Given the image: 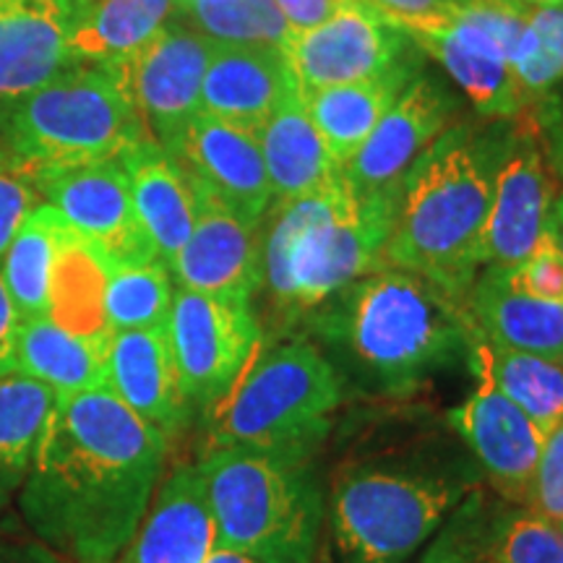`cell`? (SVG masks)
<instances>
[{"mask_svg":"<svg viewBox=\"0 0 563 563\" xmlns=\"http://www.w3.org/2000/svg\"><path fill=\"white\" fill-rule=\"evenodd\" d=\"M165 456V435L110 389L58 397L16 493L21 522L70 563H118Z\"/></svg>","mask_w":563,"mask_h":563,"instance_id":"1","label":"cell"},{"mask_svg":"<svg viewBox=\"0 0 563 563\" xmlns=\"http://www.w3.org/2000/svg\"><path fill=\"white\" fill-rule=\"evenodd\" d=\"M509 121L454 123L415 159L378 269H402L467 300L483 269V232Z\"/></svg>","mask_w":563,"mask_h":563,"instance_id":"2","label":"cell"},{"mask_svg":"<svg viewBox=\"0 0 563 563\" xmlns=\"http://www.w3.org/2000/svg\"><path fill=\"white\" fill-rule=\"evenodd\" d=\"M316 332L342 363L384 391H405L470 355L467 300L402 269H376L323 302Z\"/></svg>","mask_w":563,"mask_h":563,"instance_id":"3","label":"cell"},{"mask_svg":"<svg viewBox=\"0 0 563 563\" xmlns=\"http://www.w3.org/2000/svg\"><path fill=\"white\" fill-rule=\"evenodd\" d=\"M399 194L361 196L340 173L319 191L277 203L262 232V287L287 313L321 308L376 272Z\"/></svg>","mask_w":563,"mask_h":563,"instance_id":"4","label":"cell"},{"mask_svg":"<svg viewBox=\"0 0 563 563\" xmlns=\"http://www.w3.org/2000/svg\"><path fill=\"white\" fill-rule=\"evenodd\" d=\"M150 139L115 68L70 63L40 87L0 100V144L34 183L123 159Z\"/></svg>","mask_w":563,"mask_h":563,"instance_id":"5","label":"cell"},{"mask_svg":"<svg viewBox=\"0 0 563 563\" xmlns=\"http://www.w3.org/2000/svg\"><path fill=\"white\" fill-rule=\"evenodd\" d=\"M342 397L340 371L308 340L256 350L230 391L207 410L203 452L245 446L311 460Z\"/></svg>","mask_w":563,"mask_h":563,"instance_id":"6","label":"cell"},{"mask_svg":"<svg viewBox=\"0 0 563 563\" xmlns=\"http://www.w3.org/2000/svg\"><path fill=\"white\" fill-rule=\"evenodd\" d=\"M199 467L217 548L258 563H316L323 496L308 460L228 446L203 452Z\"/></svg>","mask_w":563,"mask_h":563,"instance_id":"7","label":"cell"},{"mask_svg":"<svg viewBox=\"0 0 563 563\" xmlns=\"http://www.w3.org/2000/svg\"><path fill=\"white\" fill-rule=\"evenodd\" d=\"M462 490L402 470L350 467L329 490L336 563H405L460 504Z\"/></svg>","mask_w":563,"mask_h":563,"instance_id":"8","label":"cell"},{"mask_svg":"<svg viewBox=\"0 0 563 563\" xmlns=\"http://www.w3.org/2000/svg\"><path fill=\"white\" fill-rule=\"evenodd\" d=\"M175 368L188 405L209 410L230 391L258 350L262 329L251 302L178 287L167 316Z\"/></svg>","mask_w":563,"mask_h":563,"instance_id":"9","label":"cell"},{"mask_svg":"<svg viewBox=\"0 0 563 563\" xmlns=\"http://www.w3.org/2000/svg\"><path fill=\"white\" fill-rule=\"evenodd\" d=\"M214 51V40L178 16L115 68L144 129L170 157L201 112V84Z\"/></svg>","mask_w":563,"mask_h":563,"instance_id":"10","label":"cell"},{"mask_svg":"<svg viewBox=\"0 0 563 563\" xmlns=\"http://www.w3.org/2000/svg\"><path fill=\"white\" fill-rule=\"evenodd\" d=\"M412 51L410 34L386 24L363 3L340 5L321 24L292 32L282 47L300 95L368 81L410 66L418 63Z\"/></svg>","mask_w":563,"mask_h":563,"instance_id":"11","label":"cell"},{"mask_svg":"<svg viewBox=\"0 0 563 563\" xmlns=\"http://www.w3.org/2000/svg\"><path fill=\"white\" fill-rule=\"evenodd\" d=\"M538 121L509 123L498 165L488 222L483 232V266L511 269L530 256L548 228L553 180Z\"/></svg>","mask_w":563,"mask_h":563,"instance_id":"12","label":"cell"},{"mask_svg":"<svg viewBox=\"0 0 563 563\" xmlns=\"http://www.w3.org/2000/svg\"><path fill=\"white\" fill-rule=\"evenodd\" d=\"M37 191L110 264L159 258L139 222L121 159L45 175L37 180Z\"/></svg>","mask_w":563,"mask_h":563,"instance_id":"13","label":"cell"},{"mask_svg":"<svg viewBox=\"0 0 563 563\" xmlns=\"http://www.w3.org/2000/svg\"><path fill=\"white\" fill-rule=\"evenodd\" d=\"M456 110L460 102L452 91L418 70L344 167L350 186L361 196L402 191L415 159L454 125Z\"/></svg>","mask_w":563,"mask_h":563,"instance_id":"14","label":"cell"},{"mask_svg":"<svg viewBox=\"0 0 563 563\" xmlns=\"http://www.w3.org/2000/svg\"><path fill=\"white\" fill-rule=\"evenodd\" d=\"M194 188L199 199L194 232L167 269L183 290L251 302L262 287L264 222H245L196 183Z\"/></svg>","mask_w":563,"mask_h":563,"instance_id":"15","label":"cell"},{"mask_svg":"<svg viewBox=\"0 0 563 563\" xmlns=\"http://www.w3.org/2000/svg\"><path fill=\"white\" fill-rule=\"evenodd\" d=\"M475 391L449 412V420L473 449L498 496L527 506L545 433L496 389L488 373L475 371Z\"/></svg>","mask_w":563,"mask_h":563,"instance_id":"16","label":"cell"},{"mask_svg":"<svg viewBox=\"0 0 563 563\" xmlns=\"http://www.w3.org/2000/svg\"><path fill=\"white\" fill-rule=\"evenodd\" d=\"M196 186L245 222L262 224L274 194L256 131L199 112L173 154Z\"/></svg>","mask_w":563,"mask_h":563,"instance_id":"17","label":"cell"},{"mask_svg":"<svg viewBox=\"0 0 563 563\" xmlns=\"http://www.w3.org/2000/svg\"><path fill=\"white\" fill-rule=\"evenodd\" d=\"M104 389L165 439L186 426L191 410L165 327L112 332L104 357Z\"/></svg>","mask_w":563,"mask_h":563,"instance_id":"18","label":"cell"},{"mask_svg":"<svg viewBox=\"0 0 563 563\" xmlns=\"http://www.w3.org/2000/svg\"><path fill=\"white\" fill-rule=\"evenodd\" d=\"M214 548L217 527L199 462L180 464L159 481L118 563H207Z\"/></svg>","mask_w":563,"mask_h":563,"instance_id":"19","label":"cell"},{"mask_svg":"<svg viewBox=\"0 0 563 563\" xmlns=\"http://www.w3.org/2000/svg\"><path fill=\"white\" fill-rule=\"evenodd\" d=\"M295 95L298 81L279 47L217 42L201 84V112L258 131Z\"/></svg>","mask_w":563,"mask_h":563,"instance_id":"20","label":"cell"},{"mask_svg":"<svg viewBox=\"0 0 563 563\" xmlns=\"http://www.w3.org/2000/svg\"><path fill=\"white\" fill-rule=\"evenodd\" d=\"M91 0H0V100L70 66L68 37Z\"/></svg>","mask_w":563,"mask_h":563,"instance_id":"21","label":"cell"},{"mask_svg":"<svg viewBox=\"0 0 563 563\" xmlns=\"http://www.w3.org/2000/svg\"><path fill=\"white\" fill-rule=\"evenodd\" d=\"M410 40L446 68L481 115L511 121L530 104L501 47L481 26L456 16V11L410 34Z\"/></svg>","mask_w":563,"mask_h":563,"instance_id":"22","label":"cell"},{"mask_svg":"<svg viewBox=\"0 0 563 563\" xmlns=\"http://www.w3.org/2000/svg\"><path fill=\"white\" fill-rule=\"evenodd\" d=\"M121 162L129 173L141 228L150 235L157 256L170 266L196 224L199 199L194 183L154 139L144 141Z\"/></svg>","mask_w":563,"mask_h":563,"instance_id":"23","label":"cell"},{"mask_svg":"<svg viewBox=\"0 0 563 563\" xmlns=\"http://www.w3.org/2000/svg\"><path fill=\"white\" fill-rule=\"evenodd\" d=\"M467 308L485 340L563 365V302L514 290L501 269L485 266L473 282Z\"/></svg>","mask_w":563,"mask_h":563,"instance_id":"24","label":"cell"},{"mask_svg":"<svg viewBox=\"0 0 563 563\" xmlns=\"http://www.w3.org/2000/svg\"><path fill=\"white\" fill-rule=\"evenodd\" d=\"M256 136L277 203L319 191L344 173L308 115L300 91L274 112Z\"/></svg>","mask_w":563,"mask_h":563,"instance_id":"25","label":"cell"},{"mask_svg":"<svg viewBox=\"0 0 563 563\" xmlns=\"http://www.w3.org/2000/svg\"><path fill=\"white\" fill-rule=\"evenodd\" d=\"M418 66L420 63H410V66L389 70V74L376 76V79L300 95L308 115H311L313 125L319 129L321 139L327 141L329 152H332L334 162L342 170L365 144V139L382 121L384 112L391 108L399 91L418 74Z\"/></svg>","mask_w":563,"mask_h":563,"instance_id":"26","label":"cell"},{"mask_svg":"<svg viewBox=\"0 0 563 563\" xmlns=\"http://www.w3.org/2000/svg\"><path fill=\"white\" fill-rule=\"evenodd\" d=\"M178 16L180 0H91L68 37V58L118 68Z\"/></svg>","mask_w":563,"mask_h":563,"instance_id":"27","label":"cell"},{"mask_svg":"<svg viewBox=\"0 0 563 563\" xmlns=\"http://www.w3.org/2000/svg\"><path fill=\"white\" fill-rule=\"evenodd\" d=\"M108 344L68 332L47 316L26 319L16 336V371L51 386L58 397L104 389Z\"/></svg>","mask_w":563,"mask_h":563,"instance_id":"28","label":"cell"},{"mask_svg":"<svg viewBox=\"0 0 563 563\" xmlns=\"http://www.w3.org/2000/svg\"><path fill=\"white\" fill-rule=\"evenodd\" d=\"M108 266V258L66 224L55 249L47 319L68 332L108 344L112 336L104 319Z\"/></svg>","mask_w":563,"mask_h":563,"instance_id":"29","label":"cell"},{"mask_svg":"<svg viewBox=\"0 0 563 563\" xmlns=\"http://www.w3.org/2000/svg\"><path fill=\"white\" fill-rule=\"evenodd\" d=\"M473 371L488 373L496 389L511 399L543 433L563 420V365L485 340L475 329L470 347Z\"/></svg>","mask_w":563,"mask_h":563,"instance_id":"30","label":"cell"},{"mask_svg":"<svg viewBox=\"0 0 563 563\" xmlns=\"http://www.w3.org/2000/svg\"><path fill=\"white\" fill-rule=\"evenodd\" d=\"M58 394L51 386L13 371L0 376V511L30 473L37 441Z\"/></svg>","mask_w":563,"mask_h":563,"instance_id":"31","label":"cell"},{"mask_svg":"<svg viewBox=\"0 0 563 563\" xmlns=\"http://www.w3.org/2000/svg\"><path fill=\"white\" fill-rule=\"evenodd\" d=\"M63 228L66 220L58 211L51 203H40L0 258V277L21 321L40 319L51 311V274Z\"/></svg>","mask_w":563,"mask_h":563,"instance_id":"32","label":"cell"},{"mask_svg":"<svg viewBox=\"0 0 563 563\" xmlns=\"http://www.w3.org/2000/svg\"><path fill=\"white\" fill-rule=\"evenodd\" d=\"M173 298V274L162 258L108 266L104 319L110 332L167 327Z\"/></svg>","mask_w":563,"mask_h":563,"instance_id":"33","label":"cell"},{"mask_svg":"<svg viewBox=\"0 0 563 563\" xmlns=\"http://www.w3.org/2000/svg\"><path fill=\"white\" fill-rule=\"evenodd\" d=\"M180 19L220 45H262L282 51L292 34L274 0H199L183 9Z\"/></svg>","mask_w":563,"mask_h":563,"instance_id":"34","label":"cell"},{"mask_svg":"<svg viewBox=\"0 0 563 563\" xmlns=\"http://www.w3.org/2000/svg\"><path fill=\"white\" fill-rule=\"evenodd\" d=\"M493 563H563V522L514 506L488 532Z\"/></svg>","mask_w":563,"mask_h":563,"instance_id":"35","label":"cell"},{"mask_svg":"<svg viewBox=\"0 0 563 563\" xmlns=\"http://www.w3.org/2000/svg\"><path fill=\"white\" fill-rule=\"evenodd\" d=\"M527 102L545 95L563 76V9L530 11L525 37L511 60Z\"/></svg>","mask_w":563,"mask_h":563,"instance_id":"36","label":"cell"},{"mask_svg":"<svg viewBox=\"0 0 563 563\" xmlns=\"http://www.w3.org/2000/svg\"><path fill=\"white\" fill-rule=\"evenodd\" d=\"M501 274L506 285L514 287V290L540 300L563 302V256L551 224L540 235L530 256L522 264L511 266V269H501Z\"/></svg>","mask_w":563,"mask_h":563,"instance_id":"37","label":"cell"},{"mask_svg":"<svg viewBox=\"0 0 563 563\" xmlns=\"http://www.w3.org/2000/svg\"><path fill=\"white\" fill-rule=\"evenodd\" d=\"M40 203L37 183L0 144V258H3L5 249L11 245L13 235H16L26 217Z\"/></svg>","mask_w":563,"mask_h":563,"instance_id":"38","label":"cell"},{"mask_svg":"<svg viewBox=\"0 0 563 563\" xmlns=\"http://www.w3.org/2000/svg\"><path fill=\"white\" fill-rule=\"evenodd\" d=\"M525 509H532L543 517L563 522V420L545 433L543 452L534 470L530 501Z\"/></svg>","mask_w":563,"mask_h":563,"instance_id":"39","label":"cell"},{"mask_svg":"<svg viewBox=\"0 0 563 563\" xmlns=\"http://www.w3.org/2000/svg\"><path fill=\"white\" fill-rule=\"evenodd\" d=\"M418 563H493L488 538L477 530L473 509L460 511Z\"/></svg>","mask_w":563,"mask_h":563,"instance_id":"40","label":"cell"},{"mask_svg":"<svg viewBox=\"0 0 563 563\" xmlns=\"http://www.w3.org/2000/svg\"><path fill=\"white\" fill-rule=\"evenodd\" d=\"M462 3L464 0H363V5L405 34L428 30Z\"/></svg>","mask_w":563,"mask_h":563,"instance_id":"41","label":"cell"},{"mask_svg":"<svg viewBox=\"0 0 563 563\" xmlns=\"http://www.w3.org/2000/svg\"><path fill=\"white\" fill-rule=\"evenodd\" d=\"M0 563H70L45 545L24 522L0 519Z\"/></svg>","mask_w":563,"mask_h":563,"instance_id":"42","label":"cell"},{"mask_svg":"<svg viewBox=\"0 0 563 563\" xmlns=\"http://www.w3.org/2000/svg\"><path fill=\"white\" fill-rule=\"evenodd\" d=\"M21 316L13 306L5 282L0 277V376L16 371V336Z\"/></svg>","mask_w":563,"mask_h":563,"instance_id":"43","label":"cell"},{"mask_svg":"<svg viewBox=\"0 0 563 563\" xmlns=\"http://www.w3.org/2000/svg\"><path fill=\"white\" fill-rule=\"evenodd\" d=\"M292 32L311 30L340 9V0H274Z\"/></svg>","mask_w":563,"mask_h":563,"instance_id":"44","label":"cell"},{"mask_svg":"<svg viewBox=\"0 0 563 563\" xmlns=\"http://www.w3.org/2000/svg\"><path fill=\"white\" fill-rule=\"evenodd\" d=\"M540 125L545 129L543 144L548 162H551L553 170L563 178V112H545L543 123Z\"/></svg>","mask_w":563,"mask_h":563,"instance_id":"45","label":"cell"},{"mask_svg":"<svg viewBox=\"0 0 563 563\" xmlns=\"http://www.w3.org/2000/svg\"><path fill=\"white\" fill-rule=\"evenodd\" d=\"M207 563H258V561L251 559V555L238 553V551H228V548H214L207 559Z\"/></svg>","mask_w":563,"mask_h":563,"instance_id":"46","label":"cell"},{"mask_svg":"<svg viewBox=\"0 0 563 563\" xmlns=\"http://www.w3.org/2000/svg\"><path fill=\"white\" fill-rule=\"evenodd\" d=\"M548 224H551L555 241H559V249H561V256H563V194L559 196V199L553 201V209H551V220H548Z\"/></svg>","mask_w":563,"mask_h":563,"instance_id":"47","label":"cell"},{"mask_svg":"<svg viewBox=\"0 0 563 563\" xmlns=\"http://www.w3.org/2000/svg\"><path fill=\"white\" fill-rule=\"evenodd\" d=\"M522 3H534L538 9H563V0H522Z\"/></svg>","mask_w":563,"mask_h":563,"instance_id":"48","label":"cell"},{"mask_svg":"<svg viewBox=\"0 0 563 563\" xmlns=\"http://www.w3.org/2000/svg\"><path fill=\"white\" fill-rule=\"evenodd\" d=\"M191 3H199V0H180V11L188 9V5H191Z\"/></svg>","mask_w":563,"mask_h":563,"instance_id":"49","label":"cell"}]
</instances>
